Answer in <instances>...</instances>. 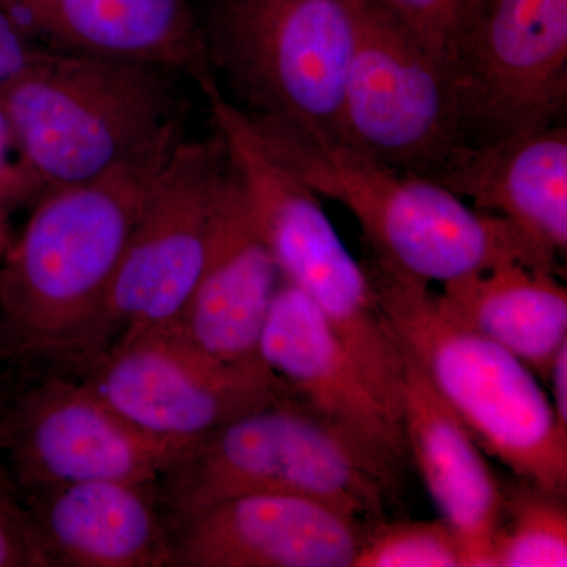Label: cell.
<instances>
[{"label":"cell","instance_id":"obj_1","mask_svg":"<svg viewBox=\"0 0 567 567\" xmlns=\"http://www.w3.org/2000/svg\"><path fill=\"white\" fill-rule=\"evenodd\" d=\"M182 141L183 130L33 205L0 259V324L11 346L82 361L134 224Z\"/></svg>","mask_w":567,"mask_h":567},{"label":"cell","instance_id":"obj_2","mask_svg":"<svg viewBox=\"0 0 567 567\" xmlns=\"http://www.w3.org/2000/svg\"><path fill=\"white\" fill-rule=\"evenodd\" d=\"M248 115L268 152L317 196L344 205L369 251L404 274L431 286L509 264L559 275L561 262L513 223L477 210L434 178L388 166L341 137Z\"/></svg>","mask_w":567,"mask_h":567},{"label":"cell","instance_id":"obj_3","mask_svg":"<svg viewBox=\"0 0 567 567\" xmlns=\"http://www.w3.org/2000/svg\"><path fill=\"white\" fill-rule=\"evenodd\" d=\"M364 268L402 352L420 365L477 446L517 480L566 496L567 432L535 372L454 322L431 284L372 251Z\"/></svg>","mask_w":567,"mask_h":567},{"label":"cell","instance_id":"obj_4","mask_svg":"<svg viewBox=\"0 0 567 567\" xmlns=\"http://www.w3.org/2000/svg\"><path fill=\"white\" fill-rule=\"evenodd\" d=\"M401 462L287 391L194 442L162 477L175 522L248 494H292L371 524L385 518Z\"/></svg>","mask_w":567,"mask_h":567},{"label":"cell","instance_id":"obj_5","mask_svg":"<svg viewBox=\"0 0 567 567\" xmlns=\"http://www.w3.org/2000/svg\"><path fill=\"white\" fill-rule=\"evenodd\" d=\"M175 71L47 50L0 85V107L44 194L91 182L182 132Z\"/></svg>","mask_w":567,"mask_h":567},{"label":"cell","instance_id":"obj_6","mask_svg":"<svg viewBox=\"0 0 567 567\" xmlns=\"http://www.w3.org/2000/svg\"><path fill=\"white\" fill-rule=\"evenodd\" d=\"M364 0H226L208 59L257 117L341 137L347 74Z\"/></svg>","mask_w":567,"mask_h":567},{"label":"cell","instance_id":"obj_7","mask_svg":"<svg viewBox=\"0 0 567 567\" xmlns=\"http://www.w3.org/2000/svg\"><path fill=\"white\" fill-rule=\"evenodd\" d=\"M341 140L434 177L466 140L453 63L375 0H364L342 104Z\"/></svg>","mask_w":567,"mask_h":567},{"label":"cell","instance_id":"obj_8","mask_svg":"<svg viewBox=\"0 0 567 567\" xmlns=\"http://www.w3.org/2000/svg\"><path fill=\"white\" fill-rule=\"evenodd\" d=\"M224 166L218 137L183 140L175 148L134 224L84 363L123 336L181 320L203 270Z\"/></svg>","mask_w":567,"mask_h":567},{"label":"cell","instance_id":"obj_9","mask_svg":"<svg viewBox=\"0 0 567 567\" xmlns=\"http://www.w3.org/2000/svg\"><path fill=\"white\" fill-rule=\"evenodd\" d=\"M451 63L468 144L561 123L567 0H483Z\"/></svg>","mask_w":567,"mask_h":567},{"label":"cell","instance_id":"obj_10","mask_svg":"<svg viewBox=\"0 0 567 567\" xmlns=\"http://www.w3.org/2000/svg\"><path fill=\"white\" fill-rule=\"evenodd\" d=\"M87 364V382L130 423L188 445L287 393L267 368L213 360L177 323L123 336Z\"/></svg>","mask_w":567,"mask_h":567},{"label":"cell","instance_id":"obj_11","mask_svg":"<svg viewBox=\"0 0 567 567\" xmlns=\"http://www.w3.org/2000/svg\"><path fill=\"white\" fill-rule=\"evenodd\" d=\"M24 492L87 483H158L188 443L142 431L87 382L52 377L31 388L0 429Z\"/></svg>","mask_w":567,"mask_h":567},{"label":"cell","instance_id":"obj_12","mask_svg":"<svg viewBox=\"0 0 567 567\" xmlns=\"http://www.w3.org/2000/svg\"><path fill=\"white\" fill-rule=\"evenodd\" d=\"M365 527L308 496H230L175 522L173 566L353 567Z\"/></svg>","mask_w":567,"mask_h":567},{"label":"cell","instance_id":"obj_13","mask_svg":"<svg viewBox=\"0 0 567 567\" xmlns=\"http://www.w3.org/2000/svg\"><path fill=\"white\" fill-rule=\"evenodd\" d=\"M282 281L226 162L213 203L203 270L177 324L219 363L265 368L260 336Z\"/></svg>","mask_w":567,"mask_h":567},{"label":"cell","instance_id":"obj_14","mask_svg":"<svg viewBox=\"0 0 567 567\" xmlns=\"http://www.w3.org/2000/svg\"><path fill=\"white\" fill-rule=\"evenodd\" d=\"M158 483L87 481L24 492L47 566L162 567L174 563V528Z\"/></svg>","mask_w":567,"mask_h":567},{"label":"cell","instance_id":"obj_15","mask_svg":"<svg viewBox=\"0 0 567 567\" xmlns=\"http://www.w3.org/2000/svg\"><path fill=\"white\" fill-rule=\"evenodd\" d=\"M265 368L293 398L380 453L404 462V427L372 393L352 357L303 292L282 281L259 342Z\"/></svg>","mask_w":567,"mask_h":567},{"label":"cell","instance_id":"obj_16","mask_svg":"<svg viewBox=\"0 0 567 567\" xmlns=\"http://www.w3.org/2000/svg\"><path fill=\"white\" fill-rule=\"evenodd\" d=\"M52 51L152 63L196 80L210 69L189 0H0Z\"/></svg>","mask_w":567,"mask_h":567},{"label":"cell","instance_id":"obj_17","mask_svg":"<svg viewBox=\"0 0 567 567\" xmlns=\"http://www.w3.org/2000/svg\"><path fill=\"white\" fill-rule=\"evenodd\" d=\"M434 181L518 227L561 262L567 252V128L563 123L470 142Z\"/></svg>","mask_w":567,"mask_h":567},{"label":"cell","instance_id":"obj_18","mask_svg":"<svg viewBox=\"0 0 567 567\" xmlns=\"http://www.w3.org/2000/svg\"><path fill=\"white\" fill-rule=\"evenodd\" d=\"M404 354L402 416L409 456L456 533L466 567H494V546L505 513V488L468 429L440 398L420 365Z\"/></svg>","mask_w":567,"mask_h":567},{"label":"cell","instance_id":"obj_19","mask_svg":"<svg viewBox=\"0 0 567 567\" xmlns=\"http://www.w3.org/2000/svg\"><path fill=\"white\" fill-rule=\"evenodd\" d=\"M454 322L502 346L546 380L567 342V290L559 275L509 264L440 286Z\"/></svg>","mask_w":567,"mask_h":567},{"label":"cell","instance_id":"obj_20","mask_svg":"<svg viewBox=\"0 0 567 567\" xmlns=\"http://www.w3.org/2000/svg\"><path fill=\"white\" fill-rule=\"evenodd\" d=\"M505 513L494 546V567H566V496L525 481L503 484Z\"/></svg>","mask_w":567,"mask_h":567},{"label":"cell","instance_id":"obj_21","mask_svg":"<svg viewBox=\"0 0 567 567\" xmlns=\"http://www.w3.org/2000/svg\"><path fill=\"white\" fill-rule=\"evenodd\" d=\"M353 567H466L456 533L439 520L371 522Z\"/></svg>","mask_w":567,"mask_h":567},{"label":"cell","instance_id":"obj_22","mask_svg":"<svg viewBox=\"0 0 567 567\" xmlns=\"http://www.w3.org/2000/svg\"><path fill=\"white\" fill-rule=\"evenodd\" d=\"M405 28L447 59L476 17L483 0H375Z\"/></svg>","mask_w":567,"mask_h":567},{"label":"cell","instance_id":"obj_23","mask_svg":"<svg viewBox=\"0 0 567 567\" xmlns=\"http://www.w3.org/2000/svg\"><path fill=\"white\" fill-rule=\"evenodd\" d=\"M44 188L22 152L17 133L0 107V218L9 221L11 213L35 205Z\"/></svg>","mask_w":567,"mask_h":567},{"label":"cell","instance_id":"obj_24","mask_svg":"<svg viewBox=\"0 0 567 567\" xmlns=\"http://www.w3.org/2000/svg\"><path fill=\"white\" fill-rule=\"evenodd\" d=\"M0 567H47L24 505L0 472Z\"/></svg>","mask_w":567,"mask_h":567},{"label":"cell","instance_id":"obj_25","mask_svg":"<svg viewBox=\"0 0 567 567\" xmlns=\"http://www.w3.org/2000/svg\"><path fill=\"white\" fill-rule=\"evenodd\" d=\"M47 50L0 7V85L31 69Z\"/></svg>","mask_w":567,"mask_h":567},{"label":"cell","instance_id":"obj_26","mask_svg":"<svg viewBox=\"0 0 567 567\" xmlns=\"http://www.w3.org/2000/svg\"><path fill=\"white\" fill-rule=\"evenodd\" d=\"M546 380L550 383V402L555 417L559 427L567 432V342L555 354Z\"/></svg>","mask_w":567,"mask_h":567},{"label":"cell","instance_id":"obj_27","mask_svg":"<svg viewBox=\"0 0 567 567\" xmlns=\"http://www.w3.org/2000/svg\"><path fill=\"white\" fill-rule=\"evenodd\" d=\"M11 238L13 237H11L10 234L9 221H7V219L0 218V259H2L7 248H9Z\"/></svg>","mask_w":567,"mask_h":567},{"label":"cell","instance_id":"obj_28","mask_svg":"<svg viewBox=\"0 0 567 567\" xmlns=\"http://www.w3.org/2000/svg\"><path fill=\"white\" fill-rule=\"evenodd\" d=\"M3 338H6V334H3L2 324H0V347H2Z\"/></svg>","mask_w":567,"mask_h":567}]
</instances>
